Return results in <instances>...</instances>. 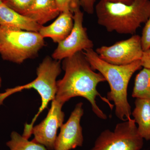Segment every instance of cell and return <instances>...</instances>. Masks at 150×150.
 <instances>
[{"instance_id":"cell-1","label":"cell","mask_w":150,"mask_h":150,"mask_svg":"<svg viewBox=\"0 0 150 150\" xmlns=\"http://www.w3.org/2000/svg\"><path fill=\"white\" fill-rule=\"evenodd\" d=\"M63 60L65 74L62 79L57 81L55 99L64 105L72 98H84L91 103L93 111L98 117L103 120L107 119V115L99 108L96 100L98 96L111 110L114 107V105L107 98L101 96L97 90L98 84L106 81L104 77L92 69L82 51Z\"/></svg>"},{"instance_id":"cell-2","label":"cell","mask_w":150,"mask_h":150,"mask_svg":"<svg viewBox=\"0 0 150 150\" xmlns=\"http://www.w3.org/2000/svg\"><path fill=\"white\" fill-rule=\"evenodd\" d=\"M93 70L101 74L110 86L107 98L114 103L116 117L125 121L131 118V106L128 99V87L133 74L142 68L141 60L126 65L109 64L100 59L93 48L82 51Z\"/></svg>"},{"instance_id":"cell-3","label":"cell","mask_w":150,"mask_h":150,"mask_svg":"<svg viewBox=\"0 0 150 150\" xmlns=\"http://www.w3.org/2000/svg\"><path fill=\"white\" fill-rule=\"evenodd\" d=\"M98 24L108 32L134 34L150 17V0H135L130 5L100 0L95 7Z\"/></svg>"},{"instance_id":"cell-4","label":"cell","mask_w":150,"mask_h":150,"mask_svg":"<svg viewBox=\"0 0 150 150\" xmlns=\"http://www.w3.org/2000/svg\"><path fill=\"white\" fill-rule=\"evenodd\" d=\"M61 72L60 61H57L47 56L38 67L37 77L34 80L24 85L8 89L5 92L0 93V105L3 104V101L8 97L23 90L34 89L40 95L41 105L31 123L25 124L23 134L24 137L30 138L32 135L31 131L33 124L38 115L47 107L49 102L55 98L57 92L56 79Z\"/></svg>"},{"instance_id":"cell-5","label":"cell","mask_w":150,"mask_h":150,"mask_svg":"<svg viewBox=\"0 0 150 150\" xmlns=\"http://www.w3.org/2000/svg\"><path fill=\"white\" fill-rule=\"evenodd\" d=\"M44 39L38 32L0 25V55L3 60L22 64L36 57Z\"/></svg>"},{"instance_id":"cell-6","label":"cell","mask_w":150,"mask_h":150,"mask_svg":"<svg viewBox=\"0 0 150 150\" xmlns=\"http://www.w3.org/2000/svg\"><path fill=\"white\" fill-rule=\"evenodd\" d=\"M143 146L144 139L131 118L118 123L113 131H103L90 150H140Z\"/></svg>"},{"instance_id":"cell-7","label":"cell","mask_w":150,"mask_h":150,"mask_svg":"<svg viewBox=\"0 0 150 150\" xmlns=\"http://www.w3.org/2000/svg\"><path fill=\"white\" fill-rule=\"evenodd\" d=\"M74 24L69 35L58 43L52 55V59L57 61L71 57L86 49L93 48V43L89 38L87 29L83 27V13L77 7L73 11Z\"/></svg>"},{"instance_id":"cell-8","label":"cell","mask_w":150,"mask_h":150,"mask_svg":"<svg viewBox=\"0 0 150 150\" xmlns=\"http://www.w3.org/2000/svg\"><path fill=\"white\" fill-rule=\"evenodd\" d=\"M96 52L105 62L115 65H126L141 60L143 55L141 37L134 35L110 46H102Z\"/></svg>"},{"instance_id":"cell-9","label":"cell","mask_w":150,"mask_h":150,"mask_svg":"<svg viewBox=\"0 0 150 150\" xmlns=\"http://www.w3.org/2000/svg\"><path fill=\"white\" fill-rule=\"evenodd\" d=\"M63 105L54 98L46 118L33 127L31 134L34 139L32 141L43 145L47 150H54L57 131L64 120V112L62 110Z\"/></svg>"},{"instance_id":"cell-10","label":"cell","mask_w":150,"mask_h":150,"mask_svg":"<svg viewBox=\"0 0 150 150\" xmlns=\"http://www.w3.org/2000/svg\"><path fill=\"white\" fill-rule=\"evenodd\" d=\"M83 105L82 102L78 103L68 121L60 128L54 150H71L82 146L84 139L81 120L84 114Z\"/></svg>"},{"instance_id":"cell-11","label":"cell","mask_w":150,"mask_h":150,"mask_svg":"<svg viewBox=\"0 0 150 150\" xmlns=\"http://www.w3.org/2000/svg\"><path fill=\"white\" fill-rule=\"evenodd\" d=\"M74 24L73 13L61 12L53 23L48 26L42 25L38 33L43 38H49L54 43H59L69 35Z\"/></svg>"},{"instance_id":"cell-12","label":"cell","mask_w":150,"mask_h":150,"mask_svg":"<svg viewBox=\"0 0 150 150\" xmlns=\"http://www.w3.org/2000/svg\"><path fill=\"white\" fill-rule=\"evenodd\" d=\"M0 25L38 32L42 25L21 14L0 0Z\"/></svg>"},{"instance_id":"cell-13","label":"cell","mask_w":150,"mask_h":150,"mask_svg":"<svg viewBox=\"0 0 150 150\" xmlns=\"http://www.w3.org/2000/svg\"><path fill=\"white\" fill-rule=\"evenodd\" d=\"M60 13L56 0H33L23 16L43 25L56 18Z\"/></svg>"},{"instance_id":"cell-14","label":"cell","mask_w":150,"mask_h":150,"mask_svg":"<svg viewBox=\"0 0 150 150\" xmlns=\"http://www.w3.org/2000/svg\"><path fill=\"white\" fill-rule=\"evenodd\" d=\"M132 115L138 125V131L143 139L150 140V100L137 98Z\"/></svg>"},{"instance_id":"cell-15","label":"cell","mask_w":150,"mask_h":150,"mask_svg":"<svg viewBox=\"0 0 150 150\" xmlns=\"http://www.w3.org/2000/svg\"><path fill=\"white\" fill-rule=\"evenodd\" d=\"M132 96L150 100V69L144 68L136 76Z\"/></svg>"},{"instance_id":"cell-16","label":"cell","mask_w":150,"mask_h":150,"mask_svg":"<svg viewBox=\"0 0 150 150\" xmlns=\"http://www.w3.org/2000/svg\"><path fill=\"white\" fill-rule=\"evenodd\" d=\"M10 150H47L43 145L29 141L16 131L11 134V139L6 143Z\"/></svg>"},{"instance_id":"cell-17","label":"cell","mask_w":150,"mask_h":150,"mask_svg":"<svg viewBox=\"0 0 150 150\" xmlns=\"http://www.w3.org/2000/svg\"><path fill=\"white\" fill-rule=\"evenodd\" d=\"M33 0H1L5 4L21 14H23L29 8Z\"/></svg>"},{"instance_id":"cell-18","label":"cell","mask_w":150,"mask_h":150,"mask_svg":"<svg viewBox=\"0 0 150 150\" xmlns=\"http://www.w3.org/2000/svg\"><path fill=\"white\" fill-rule=\"evenodd\" d=\"M141 37L143 50H148L150 48V17L145 23Z\"/></svg>"},{"instance_id":"cell-19","label":"cell","mask_w":150,"mask_h":150,"mask_svg":"<svg viewBox=\"0 0 150 150\" xmlns=\"http://www.w3.org/2000/svg\"><path fill=\"white\" fill-rule=\"evenodd\" d=\"M56 4L60 13L71 12L73 0H56Z\"/></svg>"},{"instance_id":"cell-20","label":"cell","mask_w":150,"mask_h":150,"mask_svg":"<svg viewBox=\"0 0 150 150\" xmlns=\"http://www.w3.org/2000/svg\"><path fill=\"white\" fill-rule=\"evenodd\" d=\"M96 0H80L81 7L87 13L92 14L94 12Z\"/></svg>"},{"instance_id":"cell-21","label":"cell","mask_w":150,"mask_h":150,"mask_svg":"<svg viewBox=\"0 0 150 150\" xmlns=\"http://www.w3.org/2000/svg\"><path fill=\"white\" fill-rule=\"evenodd\" d=\"M141 62L142 67L150 69V48L144 51Z\"/></svg>"},{"instance_id":"cell-22","label":"cell","mask_w":150,"mask_h":150,"mask_svg":"<svg viewBox=\"0 0 150 150\" xmlns=\"http://www.w3.org/2000/svg\"><path fill=\"white\" fill-rule=\"evenodd\" d=\"M106 1L111 3H119L126 4L130 5L134 2L135 0H104Z\"/></svg>"},{"instance_id":"cell-23","label":"cell","mask_w":150,"mask_h":150,"mask_svg":"<svg viewBox=\"0 0 150 150\" xmlns=\"http://www.w3.org/2000/svg\"><path fill=\"white\" fill-rule=\"evenodd\" d=\"M81 6L80 4V0H73L72 5V11L73 13V11L76 8Z\"/></svg>"},{"instance_id":"cell-24","label":"cell","mask_w":150,"mask_h":150,"mask_svg":"<svg viewBox=\"0 0 150 150\" xmlns=\"http://www.w3.org/2000/svg\"><path fill=\"white\" fill-rule=\"evenodd\" d=\"M1 76H0V88H1Z\"/></svg>"}]
</instances>
